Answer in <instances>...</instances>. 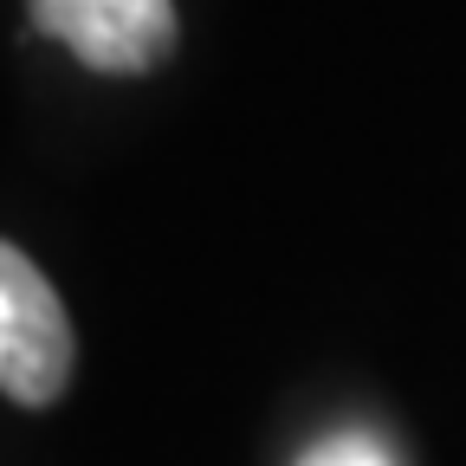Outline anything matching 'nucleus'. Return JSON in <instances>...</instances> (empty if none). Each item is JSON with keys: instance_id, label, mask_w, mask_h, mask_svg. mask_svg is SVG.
I'll return each mask as SVG.
<instances>
[{"instance_id": "obj_1", "label": "nucleus", "mask_w": 466, "mask_h": 466, "mask_svg": "<svg viewBox=\"0 0 466 466\" xmlns=\"http://www.w3.org/2000/svg\"><path fill=\"white\" fill-rule=\"evenodd\" d=\"M72 376V324L46 272L0 240V389L20 408H46Z\"/></svg>"}, {"instance_id": "obj_2", "label": "nucleus", "mask_w": 466, "mask_h": 466, "mask_svg": "<svg viewBox=\"0 0 466 466\" xmlns=\"http://www.w3.org/2000/svg\"><path fill=\"white\" fill-rule=\"evenodd\" d=\"M33 26L66 39L91 72H149L175 46L168 0H33Z\"/></svg>"}, {"instance_id": "obj_3", "label": "nucleus", "mask_w": 466, "mask_h": 466, "mask_svg": "<svg viewBox=\"0 0 466 466\" xmlns=\"http://www.w3.org/2000/svg\"><path fill=\"white\" fill-rule=\"evenodd\" d=\"M299 466H395V460H389V447H382L376 434H330V441H318Z\"/></svg>"}]
</instances>
